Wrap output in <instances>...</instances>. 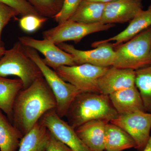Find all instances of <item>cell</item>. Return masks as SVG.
<instances>
[{
  "mask_svg": "<svg viewBox=\"0 0 151 151\" xmlns=\"http://www.w3.org/2000/svg\"><path fill=\"white\" fill-rule=\"evenodd\" d=\"M46 151H72L50 132L49 138Z\"/></svg>",
  "mask_w": 151,
  "mask_h": 151,
  "instance_id": "cell-28",
  "label": "cell"
},
{
  "mask_svg": "<svg viewBox=\"0 0 151 151\" xmlns=\"http://www.w3.org/2000/svg\"><path fill=\"white\" fill-rule=\"evenodd\" d=\"M56 107L54 94L41 76L17 95L13 108L12 124L24 136L45 113Z\"/></svg>",
  "mask_w": 151,
  "mask_h": 151,
  "instance_id": "cell-1",
  "label": "cell"
},
{
  "mask_svg": "<svg viewBox=\"0 0 151 151\" xmlns=\"http://www.w3.org/2000/svg\"><path fill=\"white\" fill-rule=\"evenodd\" d=\"M135 84L145 111L151 113V65L135 70Z\"/></svg>",
  "mask_w": 151,
  "mask_h": 151,
  "instance_id": "cell-22",
  "label": "cell"
},
{
  "mask_svg": "<svg viewBox=\"0 0 151 151\" xmlns=\"http://www.w3.org/2000/svg\"><path fill=\"white\" fill-rule=\"evenodd\" d=\"M141 9L142 0H113L106 3L100 22L114 24L131 21Z\"/></svg>",
  "mask_w": 151,
  "mask_h": 151,
  "instance_id": "cell-12",
  "label": "cell"
},
{
  "mask_svg": "<svg viewBox=\"0 0 151 151\" xmlns=\"http://www.w3.org/2000/svg\"><path fill=\"white\" fill-rule=\"evenodd\" d=\"M0 2L15 9L22 17L29 14L41 17L27 0H0Z\"/></svg>",
  "mask_w": 151,
  "mask_h": 151,
  "instance_id": "cell-26",
  "label": "cell"
},
{
  "mask_svg": "<svg viewBox=\"0 0 151 151\" xmlns=\"http://www.w3.org/2000/svg\"><path fill=\"white\" fill-rule=\"evenodd\" d=\"M82 0H64L62 8L53 18L58 24L62 23L70 19L78 8Z\"/></svg>",
  "mask_w": 151,
  "mask_h": 151,
  "instance_id": "cell-25",
  "label": "cell"
},
{
  "mask_svg": "<svg viewBox=\"0 0 151 151\" xmlns=\"http://www.w3.org/2000/svg\"><path fill=\"white\" fill-rule=\"evenodd\" d=\"M23 48L26 54L35 63L41 71L55 97L56 101L55 111L57 115L62 119L66 116L75 97L81 92L72 84L64 81L54 70L47 66L36 50L23 45Z\"/></svg>",
  "mask_w": 151,
  "mask_h": 151,
  "instance_id": "cell-4",
  "label": "cell"
},
{
  "mask_svg": "<svg viewBox=\"0 0 151 151\" xmlns=\"http://www.w3.org/2000/svg\"><path fill=\"white\" fill-rule=\"evenodd\" d=\"M105 5L106 3L82 0L69 19L86 24L100 22Z\"/></svg>",
  "mask_w": 151,
  "mask_h": 151,
  "instance_id": "cell-20",
  "label": "cell"
},
{
  "mask_svg": "<svg viewBox=\"0 0 151 151\" xmlns=\"http://www.w3.org/2000/svg\"><path fill=\"white\" fill-rule=\"evenodd\" d=\"M118 116L108 95L81 92L71 103L65 117L68 123L76 129L89 121L102 120L110 122Z\"/></svg>",
  "mask_w": 151,
  "mask_h": 151,
  "instance_id": "cell-2",
  "label": "cell"
},
{
  "mask_svg": "<svg viewBox=\"0 0 151 151\" xmlns=\"http://www.w3.org/2000/svg\"><path fill=\"white\" fill-rule=\"evenodd\" d=\"M86 1H92L99 2H102L106 3L113 1V0H86Z\"/></svg>",
  "mask_w": 151,
  "mask_h": 151,
  "instance_id": "cell-31",
  "label": "cell"
},
{
  "mask_svg": "<svg viewBox=\"0 0 151 151\" xmlns=\"http://www.w3.org/2000/svg\"><path fill=\"white\" fill-rule=\"evenodd\" d=\"M151 27L116 47L113 66L135 70L151 65Z\"/></svg>",
  "mask_w": 151,
  "mask_h": 151,
  "instance_id": "cell-3",
  "label": "cell"
},
{
  "mask_svg": "<svg viewBox=\"0 0 151 151\" xmlns=\"http://www.w3.org/2000/svg\"><path fill=\"white\" fill-rule=\"evenodd\" d=\"M60 49L73 56L76 65L89 64L102 67L113 66L116 52L112 44H100L92 50L77 49L71 45L64 43L58 45Z\"/></svg>",
  "mask_w": 151,
  "mask_h": 151,
  "instance_id": "cell-10",
  "label": "cell"
},
{
  "mask_svg": "<svg viewBox=\"0 0 151 151\" xmlns=\"http://www.w3.org/2000/svg\"><path fill=\"white\" fill-rule=\"evenodd\" d=\"M109 97L119 115L145 111L140 94L136 86L114 92Z\"/></svg>",
  "mask_w": 151,
  "mask_h": 151,
  "instance_id": "cell-16",
  "label": "cell"
},
{
  "mask_svg": "<svg viewBox=\"0 0 151 151\" xmlns=\"http://www.w3.org/2000/svg\"><path fill=\"white\" fill-rule=\"evenodd\" d=\"M19 15V14L15 9L0 2V47H4L1 39L3 29L12 19Z\"/></svg>",
  "mask_w": 151,
  "mask_h": 151,
  "instance_id": "cell-27",
  "label": "cell"
},
{
  "mask_svg": "<svg viewBox=\"0 0 151 151\" xmlns=\"http://www.w3.org/2000/svg\"><path fill=\"white\" fill-rule=\"evenodd\" d=\"M41 17H54L62 8L64 0H27Z\"/></svg>",
  "mask_w": 151,
  "mask_h": 151,
  "instance_id": "cell-23",
  "label": "cell"
},
{
  "mask_svg": "<svg viewBox=\"0 0 151 151\" xmlns=\"http://www.w3.org/2000/svg\"><path fill=\"white\" fill-rule=\"evenodd\" d=\"M142 151H151V134L150 139L145 148Z\"/></svg>",
  "mask_w": 151,
  "mask_h": 151,
  "instance_id": "cell-29",
  "label": "cell"
},
{
  "mask_svg": "<svg viewBox=\"0 0 151 151\" xmlns=\"http://www.w3.org/2000/svg\"><path fill=\"white\" fill-rule=\"evenodd\" d=\"M135 70L112 66L98 79V89L100 93L109 96L135 86Z\"/></svg>",
  "mask_w": 151,
  "mask_h": 151,
  "instance_id": "cell-13",
  "label": "cell"
},
{
  "mask_svg": "<svg viewBox=\"0 0 151 151\" xmlns=\"http://www.w3.org/2000/svg\"><path fill=\"white\" fill-rule=\"evenodd\" d=\"M151 27V3L146 10L141 9L136 15L124 30L117 35L105 40L98 41L92 43V46H95L111 42H115L112 44L113 47H116L125 42L129 40L135 36Z\"/></svg>",
  "mask_w": 151,
  "mask_h": 151,
  "instance_id": "cell-14",
  "label": "cell"
},
{
  "mask_svg": "<svg viewBox=\"0 0 151 151\" xmlns=\"http://www.w3.org/2000/svg\"><path fill=\"white\" fill-rule=\"evenodd\" d=\"M105 146L106 151H122L136 147L134 141L127 132L111 123L105 127Z\"/></svg>",
  "mask_w": 151,
  "mask_h": 151,
  "instance_id": "cell-18",
  "label": "cell"
},
{
  "mask_svg": "<svg viewBox=\"0 0 151 151\" xmlns=\"http://www.w3.org/2000/svg\"><path fill=\"white\" fill-rule=\"evenodd\" d=\"M108 123L102 120L89 121L76 129V132L83 142L92 151H104L105 127Z\"/></svg>",
  "mask_w": 151,
  "mask_h": 151,
  "instance_id": "cell-15",
  "label": "cell"
},
{
  "mask_svg": "<svg viewBox=\"0 0 151 151\" xmlns=\"http://www.w3.org/2000/svg\"><path fill=\"white\" fill-rule=\"evenodd\" d=\"M50 131L38 122L21 140L18 151H46Z\"/></svg>",
  "mask_w": 151,
  "mask_h": 151,
  "instance_id": "cell-19",
  "label": "cell"
},
{
  "mask_svg": "<svg viewBox=\"0 0 151 151\" xmlns=\"http://www.w3.org/2000/svg\"></svg>",
  "mask_w": 151,
  "mask_h": 151,
  "instance_id": "cell-32",
  "label": "cell"
},
{
  "mask_svg": "<svg viewBox=\"0 0 151 151\" xmlns=\"http://www.w3.org/2000/svg\"><path fill=\"white\" fill-rule=\"evenodd\" d=\"M47 19V18L35 15H27L19 20V25L25 32L32 33L39 29Z\"/></svg>",
  "mask_w": 151,
  "mask_h": 151,
  "instance_id": "cell-24",
  "label": "cell"
},
{
  "mask_svg": "<svg viewBox=\"0 0 151 151\" xmlns=\"http://www.w3.org/2000/svg\"><path fill=\"white\" fill-rule=\"evenodd\" d=\"M11 75L17 76L22 80L23 89L27 88L42 75L37 65L26 54L19 41L10 49L6 50L0 59V76Z\"/></svg>",
  "mask_w": 151,
  "mask_h": 151,
  "instance_id": "cell-5",
  "label": "cell"
},
{
  "mask_svg": "<svg viewBox=\"0 0 151 151\" xmlns=\"http://www.w3.org/2000/svg\"><path fill=\"white\" fill-rule=\"evenodd\" d=\"M114 24H103L101 22L86 24L68 19L57 26L42 32L43 39L52 42L56 45L65 42L72 41L78 44L86 36L108 30Z\"/></svg>",
  "mask_w": 151,
  "mask_h": 151,
  "instance_id": "cell-7",
  "label": "cell"
},
{
  "mask_svg": "<svg viewBox=\"0 0 151 151\" xmlns=\"http://www.w3.org/2000/svg\"><path fill=\"white\" fill-rule=\"evenodd\" d=\"M6 50L4 47H0V59L1 58L5 52Z\"/></svg>",
  "mask_w": 151,
  "mask_h": 151,
  "instance_id": "cell-30",
  "label": "cell"
},
{
  "mask_svg": "<svg viewBox=\"0 0 151 151\" xmlns=\"http://www.w3.org/2000/svg\"><path fill=\"white\" fill-rule=\"evenodd\" d=\"M110 123L122 128L133 138L135 149L144 150L150 137L151 113L139 111L119 115Z\"/></svg>",
  "mask_w": 151,
  "mask_h": 151,
  "instance_id": "cell-8",
  "label": "cell"
},
{
  "mask_svg": "<svg viewBox=\"0 0 151 151\" xmlns=\"http://www.w3.org/2000/svg\"><path fill=\"white\" fill-rule=\"evenodd\" d=\"M39 122L72 151H93L81 140L75 129L57 115L55 109L45 113Z\"/></svg>",
  "mask_w": 151,
  "mask_h": 151,
  "instance_id": "cell-9",
  "label": "cell"
},
{
  "mask_svg": "<svg viewBox=\"0 0 151 151\" xmlns=\"http://www.w3.org/2000/svg\"><path fill=\"white\" fill-rule=\"evenodd\" d=\"M19 40L23 46L31 47L41 52L45 56L43 62L54 70L63 65H76L71 55L48 40L43 39L42 40H39L24 36L19 37Z\"/></svg>",
  "mask_w": 151,
  "mask_h": 151,
  "instance_id": "cell-11",
  "label": "cell"
},
{
  "mask_svg": "<svg viewBox=\"0 0 151 151\" xmlns=\"http://www.w3.org/2000/svg\"><path fill=\"white\" fill-rule=\"evenodd\" d=\"M109 67L83 64L73 66L63 65L54 70L64 81L75 86L81 92L100 93L98 79Z\"/></svg>",
  "mask_w": 151,
  "mask_h": 151,
  "instance_id": "cell-6",
  "label": "cell"
},
{
  "mask_svg": "<svg viewBox=\"0 0 151 151\" xmlns=\"http://www.w3.org/2000/svg\"><path fill=\"white\" fill-rule=\"evenodd\" d=\"M0 109V150L16 151L23 135Z\"/></svg>",
  "mask_w": 151,
  "mask_h": 151,
  "instance_id": "cell-21",
  "label": "cell"
},
{
  "mask_svg": "<svg viewBox=\"0 0 151 151\" xmlns=\"http://www.w3.org/2000/svg\"><path fill=\"white\" fill-rule=\"evenodd\" d=\"M23 89V84L19 78L9 79L0 76V109L7 115L12 123L15 100Z\"/></svg>",
  "mask_w": 151,
  "mask_h": 151,
  "instance_id": "cell-17",
  "label": "cell"
}]
</instances>
